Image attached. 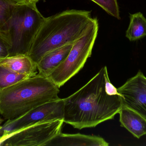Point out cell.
<instances>
[{
  "instance_id": "cell-14",
  "label": "cell",
  "mask_w": 146,
  "mask_h": 146,
  "mask_svg": "<svg viewBox=\"0 0 146 146\" xmlns=\"http://www.w3.org/2000/svg\"><path fill=\"white\" fill-rule=\"evenodd\" d=\"M27 78L29 77L27 75L15 73L0 65V91Z\"/></svg>"
},
{
  "instance_id": "cell-19",
  "label": "cell",
  "mask_w": 146,
  "mask_h": 146,
  "mask_svg": "<svg viewBox=\"0 0 146 146\" xmlns=\"http://www.w3.org/2000/svg\"><path fill=\"white\" fill-rule=\"evenodd\" d=\"M29 1H30V2L32 3H36L40 0H29Z\"/></svg>"
},
{
  "instance_id": "cell-2",
  "label": "cell",
  "mask_w": 146,
  "mask_h": 146,
  "mask_svg": "<svg viewBox=\"0 0 146 146\" xmlns=\"http://www.w3.org/2000/svg\"><path fill=\"white\" fill-rule=\"evenodd\" d=\"M94 18L91 11L71 9L45 18L27 55L36 64L46 53L82 37Z\"/></svg>"
},
{
  "instance_id": "cell-3",
  "label": "cell",
  "mask_w": 146,
  "mask_h": 146,
  "mask_svg": "<svg viewBox=\"0 0 146 146\" xmlns=\"http://www.w3.org/2000/svg\"><path fill=\"white\" fill-rule=\"evenodd\" d=\"M58 87L40 74L0 91V115L6 120L21 116L37 106L60 99Z\"/></svg>"
},
{
  "instance_id": "cell-13",
  "label": "cell",
  "mask_w": 146,
  "mask_h": 146,
  "mask_svg": "<svg viewBox=\"0 0 146 146\" xmlns=\"http://www.w3.org/2000/svg\"><path fill=\"white\" fill-rule=\"evenodd\" d=\"M130 22L126 37L130 41L139 40L146 36V19L141 12L130 14Z\"/></svg>"
},
{
  "instance_id": "cell-12",
  "label": "cell",
  "mask_w": 146,
  "mask_h": 146,
  "mask_svg": "<svg viewBox=\"0 0 146 146\" xmlns=\"http://www.w3.org/2000/svg\"><path fill=\"white\" fill-rule=\"evenodd\" d=\"M0 65L29 77L38 74L37 64L27 55H17L1 58Z\"/></svg>"
},
{
  "instance_id": "cell-11",
  "label": "cell",
  "mask_w": 146,
  "mask_h": 146,
  "mask_svg": "<svg viewBox=\"0 0 146 146\" xmlns=\"http://www.w3.org/2000/svg\"><path fill=\"white\" fill-rule=\"evenodd\" d=\"M121 127L137 139L146 134V120L134 111L123 106L119 113Z\"/></svg>"
},
{
  "instance_id": "cell-16",
  "label": "cell",
  "mask_w": 146,
  "mask_h": 146,
  "mask_svg": "<svg viewBox=\"0 0 146 146\" xmlns=\"http://www.w3.org/2000/svg\"><path fill=\"white\" fill-rule=\"evenodd\" d=\"M17 5L10 0H0V29L9 19Z\"/></svg>"
},
{
  "instance_id": "cell-9",
  "label": "cell",
  "mask_w": 146,
  "mask_h": 146,
  "mask_svg": "<svg viewBox=\"0 0 146 146\" xmlns=\"http://www.w3.org/2000/svg\"><path fill=\"white\" fill-rule=\"evenodd\" d=\"M109 143L102 137L95 135L60 133L44 146H108Z\"/></svg>"
},
{
  "instance_id": "cell-5",
  "label": "cell",
  "mask_w": 146,
  "mask_h": 146,
  "mask_svg": "<svg viewBox=\"0 0 146 146\" xmlns=\"http://www.w3.org/2000/svg\"><path fill=\"white\" fill-rule=\"evenodd\" d=\"M98 29V19L94 18L85 34L74 43L65 61L48 76L58 87L63 86L83 67L92 55Z\"/></svg>"
},
{
  "instance_id": "cell-8",
  "label": "cell",
  "mask_w": 146,
  "mask_h": 146,
  "mask_svg": "<svg viewBox=\"0 0 146 146\" xmlns=\"http://www.w3.org/2000/svg\"><path fill=\"white\" fill-rule=\"evenodd\" d=\"M121 95L123 106L139 113L146 120V77L139 70L117 88Z\"/></svg>"
},
{
  "instance_id": "cell-17",
  "label": "cell",
  "mask_w": 146,
  "mask_h": 146,
  "mask_svg": "<svg viewBox=\"0 0 146 146\" xmlns=\"http://www.w3.org/2000/svg\"><path fill=\"white\" fill-rule=\"evenodd\" d=\"M10 48L11 43L7 34L0 29V59L9 56Z\"/></svg>"
},
{
  "instance_id": "cell-10",
  "label": "cell",
  "mask_w": 146,
  "mask_h": 146,
  "mask_svg": "<svg viewBox=\"0 0 146 146\" xmlns=\"http://www.w3.org/2000/svg\"><path fill=\"white\" fill-rule=\"evenodd\" d=\"M74 43L53 50L45 54L37 64L38 73L48 77L65 61L72 49Z\"/></svg>"
},
{
  "instance_id": "cell-18",
  "label": "cell",
  "mask_w": 146,
  "mask_h": 146,
  "mask_svg": "<svg viewBox=\"0 0 146 146\" xmlns=\"http://www.w3.org/2000/svg\"><path fill=\"white\" fill-rule=\"evenodd\" d=\"M16 4H22L30 2L29 0H10Z\"/></svg>"
},
{
  "instance_id": "cell-6",
  "label": "cell",
  "mask_w": 146,
  "mask_h": 146,
  "mask_svg": "<svg viewBox=\"0 0 146 146\" xmlns=\"http://www.w3.org/2000/svg\"><path fill=\"white\" fill-rule=\"evenodd\" d=\"M63 120L40 122L0 138V146H44L61 133Z\"/></svg>"
},
{
  "instance_id": "cell-1",
  "label": "cell",
  "mask_w": 146,
  "mask_h": 146,
  "mask_svg": "<svg viewBox=\"0 0 146 146\" xmlns=\"http://www.w3.org/2000/svg\"><path fill=\"white\" fill-rule=\"evenodd\" d=\"M107 67L77 91L64 99V123L78 129L93 128L112 120L123 106L122 96H111L105 88Z\"/></svg>"
},
{
  "instance_id": "cell-21",
  "label": "cell",
  "mask_w": 146,
  "mask_h": 146,
  "mask_svg": "<svg viewBox=\"0 0 146 146\" xmlns=\"http://www.w3.org/2000/svg\"><path fill=\"white\" fill-rule=\"evenodd\" d=\"M1 133H0V138H1Z\"/></svg>"
},
{
  "instance_id": "cell-15",
  "label": "cell",
  "mask_w": 146,
  "mask_h": 146,
  "mask_svg": "<svg viewBox=\"0 0 146 146\" xmlns=\"http://www.w3.org/2000/svg\"><path fill=\"white\" fill-rule=\"evenodd\" d=\"M102 8L107 13L120 19V11L117 0H91Z\"/></svg>"
},
{
  "instance_id": "cell-4",
  "label": "cell",
  "mask_w": 146,
  "mask_h": 146,
  "mask_svg": "<svg viewBox=\"0 0 146 146\" xmlns=\"http://www.w3.org/2000/svg\"><path fill=\"white\" fill-rule=\"evenodd\" d=\"M36 4L28 3L16 5L9 19L1 28L6 32L10 40L11 48L8 57L28 55L45 19Z\"/></svg>"
},
{
  "instance_id": "cell-7",
  "label": "cell",
  "mask_w": 146,
  "mask_h": 146,
  "mask_svg": "<svg viewBox=\"0 0 146 146\" xmlns=\"http://www.w3.org/2000/svg\"><path fill=\"white\" fill-rule=\"evenodd\" d=\"M64 117V99L60 98L37 106L17 118L7 120L2 126L0 133L2 136L40 122L63 120Z\"/></svg>"
},
{
  "instance_id": "cell-20",
  "label": "cell",
  "mask_w": 146,
  "mask_h": 146,
  "mask_svg": "<svg viewBox=\"0 0 146 146\" xmlns=\"http://www.w3.org/2000/svg\"><path fill=\"white\" fill-rule=\"evenodd\" d=\"M3 121V120L0 118V130H1V128L2 127L1 124L2 123Z\"/></svg>"
}]
</instances>
